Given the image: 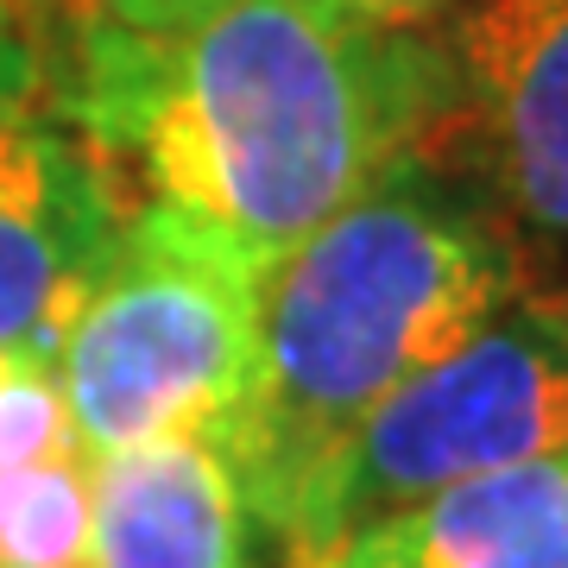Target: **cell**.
Wrapping results in <instances>:
<instances>
[{
  "instance_id": "cell-10",
  "label": "cell",
  "mask_w": 568,
  "mask_h": 568,
  "mask_svg": "<svg viewBox=\"0 0 568 568\" xmlns=\"http://www.w3.org/2000/svg\"><path fill=\"white\" fill-rule=\"evenodd\" d=\"M58 455H82L70 405H63L58 366L44 354H7L0 366V474L7 467H39Z\"/></svg>"
},
{
  "instance_id": "cell-14",
  "label": "cell",
  "mask_w": 568,
  "mask_h": 568,
  "mask_svg": "<svg viewBox=\"0 0 568 568\" xmlns=\"http://www.w3.org/2000/svg\"><path fill=\"white\" fill-rule=\"evenodd\" d=\"M7 354H13V347H0V366H7Z\"/></svg>"
},
{
  "instance_id": "cell-8",
  "label": "cell",
  "mask_w": 568,
  "mask_h": 568,
  "mask_svg": "<svg viewBox=\"0 0 568 568\" xmlns=\"http://www.w3.org/2000/svg\"><path fill=\"white\" fill-rule=\"evenodd\" d=\"M278 568H568V448L424 493Z\"/></svg>"
},
{
  "instance_id": "cell-9",
  "label": "cell",
  "mask_w": 568,
  "mask_h": 568,
  "mask_svg": "<svg viewBox=\"0 0 568 568\" xmlns=\"http://www.w3.org/2000/svg\"><path fill=\"white\" fill-rule=\"evenodd\" d=\"M89 562V455L0 474V568Z\"/></svg>"
},
{
  "instance_id": "cell-2",
  "label": "cell",
  "mask_w": 568,
  "mask_h": 568,
  "mask_svg": "<svg viewBox=\"0 0 568 568\" xmlns=\"http://www.w3.org/2000/svg\"><path fill=\"white\" fill-rule=\"evenodd\" d=\"M518 291L530 284L511 241L436 159L398 164L291 246L260 278L253 379L227 429L265 544H278L310 467Z\"/></svg>"
},
{
  "instance_id": "cell-7",
  "label": "cell",
  "mask_w": 568,
  "mask_h": 568,
  "mask_svg": "<svg viewBox=\"0 0 568 568\" xmlns=\"http://www.w3.org/2000/svg\"><path fill=\"white\" fill-rule=\"evenodd\" d=\"M82 568H260V518L222 436H159L89 462Z\"/></svg>"
},
{
  "instance_id": "cell-11",
  "label": "cell",
  "mask_w": 568,
  "mask_h": 568,
  "mask_svg": "<svg viewBox=\"0 0 568 568\" xmlns=\"http://www.w3.org/2000/svg\"><path fill=\"white\" fill-rule=\"evenodd\" d=\"M227 0H63L70 20H95V26H121V32H178V26L209 20Z\"/></svg>"
},
{
  "instance_id": "cell-12",
  "label": "cell",
  "mask_w": 568,
  "mask_h": 568,
  "mask_svg": "<svg viewBox=\"0 0 568 568\" xmlns=\"http://www.w3.org/2000/svg\"><path fill=\"white\" fill-rule=\"evenodd\" d=\"M347 13H361V20H379V26H405V32H436V26L467 7V0H342Z\"/></svg>"
},
{
  "instance_id": "cell-1",
  "label": "cell",
  "mask_w": 568,
  "mask_h": 568,
  "mask_svg": "<svg viewBox=\"0 0 568 568\" xmlns=\"http://www.w3.org/2000/svg\"><path fill=\"white\" fill-rule=\"evenodd\" d=\"M58 102L121 209H178L265 278L424 159L448 63L436 32L361 20L342 0H227L178 32L77 20Z\"/></svg>"
},
{
  "instance_id": "cell-5",
  "label": "cell",
  "mask_w": 568,
  "mask_h": 568,
  "mask_svg": "<svg viewBox=\"0 0 568 568\" xmlns=\"http://www.w3.org/2000/svg\"><path fill=\"white\" fill-rule=\"evenodd\" d=\"M448 164L511 241L525 284L568 304V0H467L436 26Z\"/></svg>"
},
{
  "instance_id": "cell-13",
  "label": "cell",
  "mask_w": 568,
  "mask_h": 568,
  "mask_svg": "<svg viewBox=\"0 0 568 568\" xmlns=\"http://www.w3.org/2000/svg\"><path fill=\"white\" fill-rule=\"evenodd\" d=\"M44 7H51V0H0V13H13V20H26V13H44ZM63 7V0H58Z\"/></svg>"
},
{
  "instance_id": "cell-3",
  "label": "cell",
  "mask_w": 568,
  "mask_h": 568,
  "mask_svg": "<svg viewBox=\"0 0 568 568\" xmlns=\"http://www.w3.org/2000/svg\"><path fill=\"white\" fill-rule=\"evenodd\" d=\"M260 335V272L203 222L133 203L58 342L82 455L159 436H222L241 417Z\"/></svg>"
},
{
  "instance_id": "cell-6",
  "label": "cell",
  "mask_w": 568,
  "mask_h": 568,
  "mask_svg": "<svg viewBox=\"0 0 568 568\" xmlns=\"http://www.w3.org/2000/svg\"><path fill=\"white\" fill-rule=\"evenodd\" d=\"M13 26L0 13V347L58 361L126 209Z\"/></svg>"
},
{
  "instance_id": "cell-4",
  "label": "cell",
  "mask_w": 568,
  "mask_h": 568,
  "mask_svg": "<svg viewBox=\"0 0 568 568\" xmlns=\"http://www.w3.org/2000/svg\"><path fill=\"white\" fill-rule=\"evenodd\" d=\"M549 448H568V304L518 291L310 467L272 549L284 562L347 525Z\"/></svg>"
}]
</instances>
